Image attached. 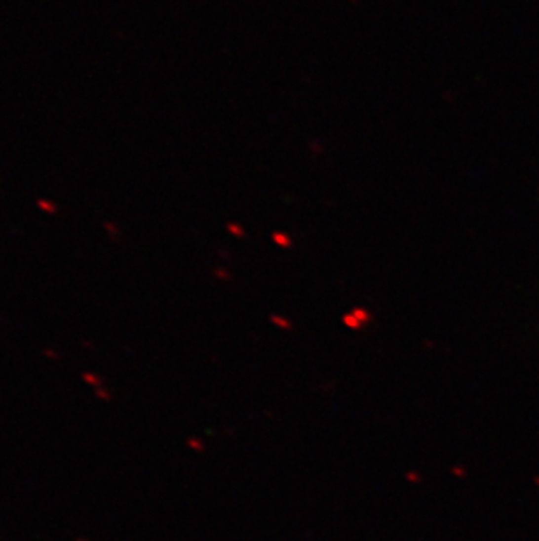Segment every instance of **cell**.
Masks as SVG:
<instances>
[]
</instances>
